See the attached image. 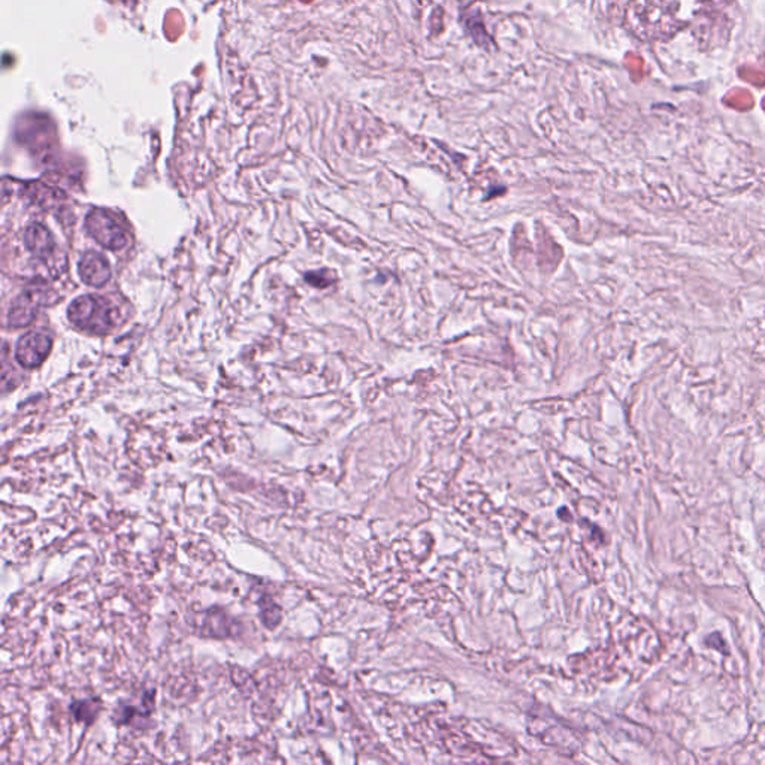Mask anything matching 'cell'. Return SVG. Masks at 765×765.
I'll return each instance as SVG.
<instances>
[{
	"label": "cell",
	"instance_id": "obj_1",
	"mask_svg": "<svg viewBox=\"0 0 765 765\" xmlns=\"http://www.w3.org/2000/svg\"><path fill=\"white\" fill-rule=\"evenodd\" d=\"M67 316L76 328L98 335L111 332L119 322V311L104 296L84 295L76 298L69 305Z\"/></svg>",
	"mask_w": 765,
	"mask_h": 765
},
{
	"label": "cell",
	"instance_id": "obj_2",
	"mask_svg": "<svg viewBox=\"0 0 765 765\" xmlns=\"http://www.w3.org/2000/svg\"><path fill=\"white\" fill-rule=\"evenodd\" d=\"M87 232L105 248L120 250L128 244V235L114 215L104 209H93L86 219Z\"/></svg>",
	"mask_w": 765,
	"mask_h": 765
},
{
	"label": "cell",
	"instance_id": "obj_3",
	"mask_svg": "<svg viewBox=\"0 0 765 765\" xmlns=\"http://www.w3.org/2000/svg\"><path fill=\"white\" fill-rule=\"evenodd\" d=\"M52 340L47 333L29 332L20 338L17 344V361L26 368H35L43 363L51 352Z\"/></svg>",
	"mask_w": 765,
	"mask_h": 765
},
{
	"label": "cell",
	"instance_id": "obj_4",
	"mask_svg": "<svg viewBox=\"0 0 765 765\" xmlns=\"http://www.w3.org/2000/svg\"><path fill=\"white\" fill-rule=\"evenodd\" d=\"M43 302V292L39 287H30L14 301L8 314L11 328H24L34 322Z\"/></svg>",
	"mask_w": 765,
	"mask_h": 765
},
{
	"label": "cell",
	"instance_id": "obj_5",
	"mask_svg": "<svg viewBox=\"0 0 765 765\" xmlns=\"http://www.w3.org/2000/svg\"><path fill=\"white\" fill-rule=\"evenodd\" d=\"M78 272L82 280L91 287H102L111 278L110 263L105 261L104 256L93 252L84 254L78 265Z\"/></svg>",
	"mask_w": 765,
	"mask_h": 765
},
{
	"label": "cell",
	"instance_id": "obj_6",
	"mask_svg": "<svg viewBox=\"0 0 765 765\" xmlns=\"http://www.w3.org/2000/svg\"><path fill=\"white\" fill-rule=\"evenodd\" d=\"M24 243L30 252L34 253L35 256L39 257V259L51 257L52 253L56 250V243H54L51 233L48 229L43 228V224H30L24 233Z\"/></svg>",
	"mask_w": 765,
	"mask_h": 765
},
{
	"label": "cell",
	"instance_id": "obj_7",
	"mask_svg": "<svg viewBox=\"0 0 765 765\" xmlns=\"http://www.w3.org/2000/svg\"><path fill=\"white\" fill-rule=\"evenodd\" d=\"M99 699H80L71 704V712L78 722L91 723L99 714Z\"/></svg>",
	"mask_w": 765,
	"mask_h": 765
}]
</instances>
